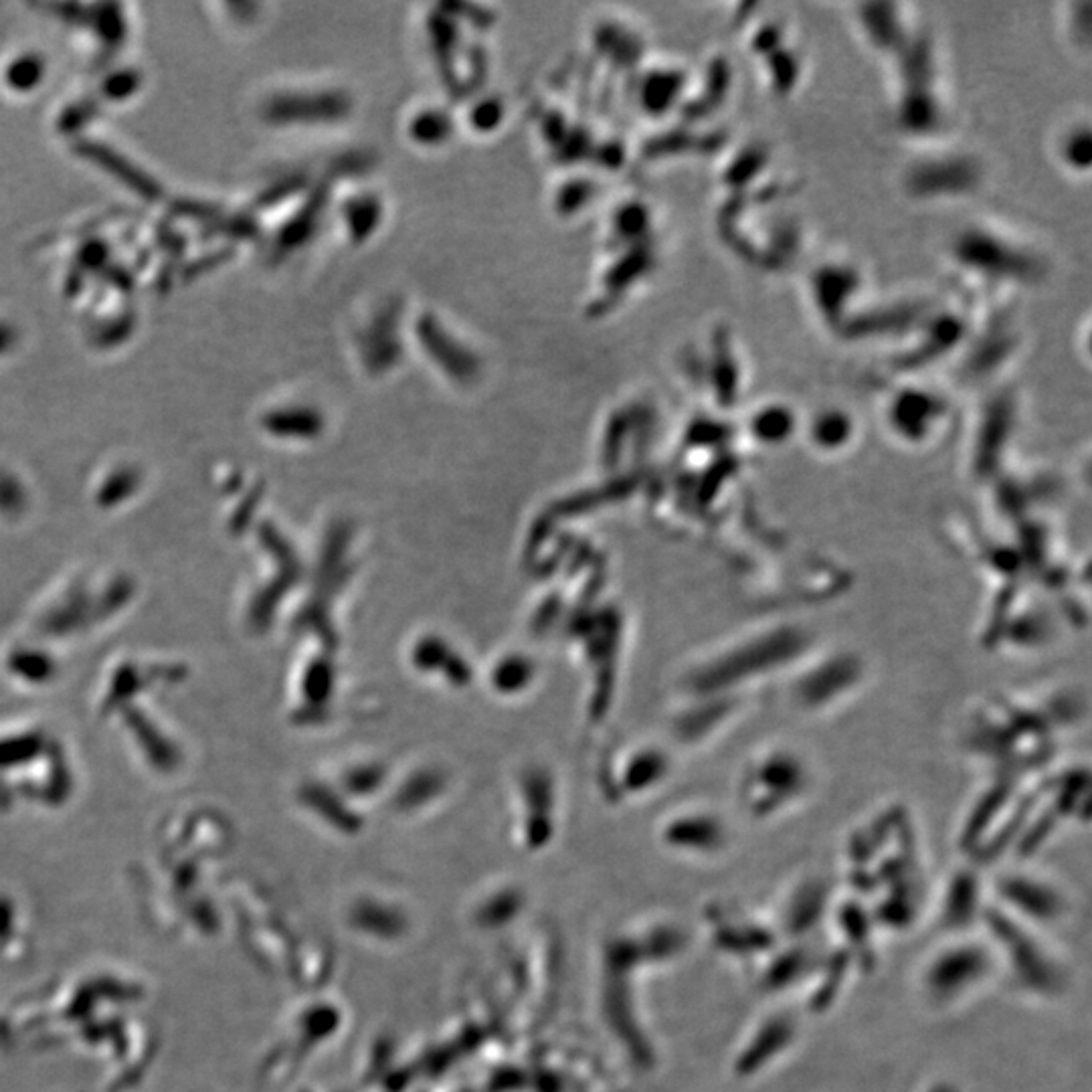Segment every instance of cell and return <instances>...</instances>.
<instances>
[{
  "label": "cell",
  "mask_w": 1092,
  "mask_h": 1092,
  "mask_svg": "<svg viewBox=\"0 0 1092 1092\" xmlns=\"http://www.w3.org/2000/svg\"><path fill=\"white\" fill-rule=\"evenodd\" d=\"M1058 148H1060V158L1066 166L1078 170V166H1082V170L1088 168V144H1090V136H1088V124H1070L1064 128V132L1060 134V140H1058Z\"/></svg>",
  "instance_id": "obj_1"
}]
</instances>
